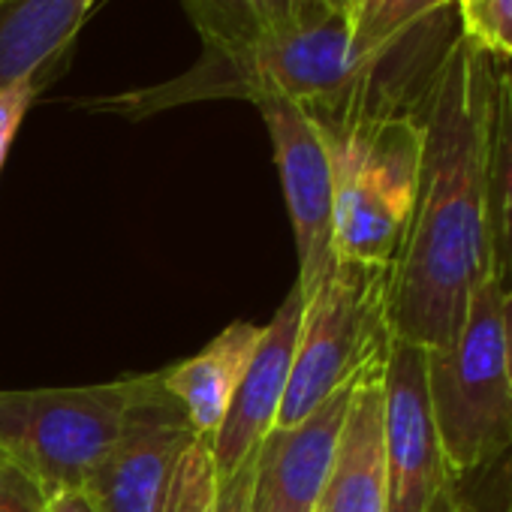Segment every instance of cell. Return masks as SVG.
I'll use <instances>...</instances> for the list:
<instances>
[{"label":"cell","mask_w":512,"mask_h":512,"mask_svg":"<svg viewBox=\"0 0 512 512\" xmlns=\"http://www.w3.org/2000/svg\"><path fill=\"white\" fill-rule=\"evenodd\" d=\"M40 88H43L40 79H22V82L10 85L7 91H0V169H4V163H7V154L16 142V133L22 127L28 109L34 106Z\"/></svg>","instance_id":"20"},{"label":"cell","mask_w":512,"mask_h":512,"mask_svg":"<svg viewBox=\"0 0 512 512\" xmlns=\"http://www.w3.org/2000/svg\"><path fill=\"white\" fill-rule=\"evenodd\" d=\"M506 461H509V470H506L509 488L503 491V497H500V500L494 503V509H491V512H512V455H509ZM470 512H473V509H470Z\"/></svg>","instance_id":"27"},{"label":"cell","mask_w":512,"mask_h":512,"mask_svg":"<svg viewBox=\"0 0 512 512\" xmlns=\"http://www.w3.org/2000/svg\"><path fill=\"white\" fill-rule=\"evenodd\" d=\"M91 7L94 0H0V91L22 79L46 82Z\"/></svg>","instance_id":"14"},{"label":"cell","mask_w":512,"mask_h":512,"mask_svg":"<svg viewBox=\"0 0 512 512\" xmlns=\"http://www.w3.org/2000/svg\"><path fill=\"white\" fill-rule=\"evenodd\" d=\"M392 344L389 269L335 260L332 272L305 299L293 371L275 428H290L311 416L365 368L386 362Z\"/></svg>","instance_id":"5"},{"label":"cell","mask_w":512,"mask_h":512,"mask_svg":"<svg viewBox=\"0 0 512 512\" xmlns=\"http://www.w3.org/2000/svg\"><path fill=\"white\" fill-rule=\"evenodd\" d=\"M205 52H235L290 31L305 0H181Z\"/></svg>","instance_id":"16"},{"label":"cell","mask_w":512,"mask_h":512,"mask_svg":"<svg viewBox=\"0 0 512 512\" xmlns=\"http://www.w3.org/2000/svg\"><path fill=\"white\" fill-rule=\"evenodd\" d=\"M256 455V452H253ZM253 455L226 479H220L217 512H247L250 503V482H253Z\"/></svg>","instance_id":"22"},{"label":"cell","mask_w":512,"mask_h":512,"mask_svg":"<svg viewBox=\"0 0 512 512\" xmlns=\"http://www.w3.org/2000/svg\"><path fill=\"white\" fill-rule=\"evenodd\" d=\"M503 296V293H500ZM500 326H503V350H506V368L512 380V293L500 299Z\"/></svg>","instance_id":"24"},{"label":"cell","mask_w":512,"mask_h":512,"mask_svg":"<svg viewBox=\"0 0 512 512\" xmlns=\"http://www.w3.org/2000/svg\"><path fill=\"white\" fill-rule=\"evenodd\" d=\"M260 326L235 320L214 335L196 356L160 368L163 389L184 407L199 437H214L232 407L241 377L260 344Z\"/></svg>","instance_id":"13"},{"label":"cell","mask_w":512,"mask_h":512,"mask_svg":"<svg viewBox=\"0 0 512 512\" xmlns=\"http://www.w3.org/2000/svg\"><path fill=\"white\" fill-rule=\"evenodd\" d=\"M497 55L464 37L425 109L413 214L389 269V326L419 350L449 344L488 263V130Z\"/></svg>","instance_id":"1"},{"label":"cell","mask_w":512,"mask_h":512,"mask_svg":"<svg viewBox=\"0 0 512 512\" xmlns=\"http://www.w3.org/2000/svg\"><path fill=\"white\" fill-rule=\"evenodd\" d=\"M0 512H49L46 491L4 455H0Z\"/></svg>","instance_id":"19"},{"label":"cell","mask_w":512,"mask_h":512,"mask_svg":"<svg viewBox=\"0 0 512 512\" xmlns=\"http://www.w3.org/2000/svg\"><path fill=\"white\" fill-rule=\"evenodd\" d=\"M386 362L365 368L353 386L317 512H386Z\"/></svg>","instance_id":"12"},{"label":"cell","mask_w":512,"mask_h":512,"mask_svg":"<svg viewBox=\"0 0 512 512\" xmlns=\"http://www.w3.org/2000/svg\"><path fill=\"white\" fill-rule=\"evenodd\" d=\"M320 133L335 178V260L392 269L416 202L422 121L386 118Z\"/></svg>","instance_id":"4"},{"label":"cell","mask_w":512,"mask_h":512,"mask_svg":"<svg viewBox=\"0 0 512 512\" xmlns=\"http://www.w3.org/2000/svg\"><path fill=\"white\" fill-rule=\"evenodd\" d=\"M449 4L455 0H356L350 16L353 49L368 55Z\"/></svg>","instance_id":"17"},{"label":"cell","mask_w":512,"mask_h":512,"mask_svg":"<svg viewBox=\"0 0 512 512\" xmlns=\"http://www.w3.org/2000/svg\"><path fill=\"white\" fill-rule=\"evenodd\" d=\"M205 100H247L263 106L287 100L320 130L341 133L365 121L398 118L401 79L386 52L359 55L350 16L308 4L299 22L235 52H205L181 76L112 97L79 100L82 109L124 115L130 121Z\"/></svg>","instance_id":"2"},{"label":"cell","mask_w":512,"mask_h":512,"mask_svg":"<svg viewBox=\"0 0 512 512\" xmlns=\"http://www.w3.org/2000/svg\"><path fill=\"white\" fill-rule=\"evenodd\" d=\"M455 4H458L461 22H464V34L470 37V34L476 31V25H479L482 13H485V4H488V0H455Z\"/></svg>","instance_id":"25"},{"label":"cell","mask_w":512,"mask_h":512,"mask_svg":"<svg viewBox=\"0 0 512 512\" xmlns=\"http://www.w3.org/2000/svg\"><path fill=\"white\" fill-rule=\"evenodd\" d=\"M488 263L497 290L512 293V61L503 58L488 130Z\"/></svg>","instance_id":"15"},{"label":"cell","mask_w":512,"mask_h":512,"mask_svg":"<svg viewBox=\"0 0 512 512\" xmlns=\"http://www.w3.org/2000/svg\"><path fill=\"white\" fill-rule=\"evenodd\" d=\"M217 494H220V473L214 464L211 440L196 437L184 449L172 473L163 512H217Z\"/></svg>","instance_id":"18"},{"label":"cell","mask_w":512,"mask_h":512,"mask_svg":"<svg viewBox=\"0 0 512 512\" xmlns=\"http://www.w3.org/2000/svg\"><path fill=\"white\" fill-rule=\"evenodd\" d=\"M196 437L184 407L163 389V374L151 371L82 491L97 512H163L172 473Z\"/></svg>","instance_id":"8"},{"label":"cell","mask_w":512,"mask_h":512,"mask_svg":"<svg viewBox=\"0 0 512 512\" xmlns=\"http://www.w3.org/2000/svg\"><path fill=\"white\" fill-rule=\"evenodd\" d=\"M256 109L263 112L275 145V163L299 250L296 287L308 299L335 266V178L329 148L320 127L299 106L269 100Z\"/></svg>","instance_id":"9"},{"label":"cell","mask_w":512,"mask_h":512,"mask_svg":"<svg viewBox=\"0 0 512 512\" xmlns=\"http://www.w3.org/2000/svg\"><path fill=\"white\" fill-rule=\"evenodd\" d=\"M356 380L329 395L302 422L272 428L263 437L253 455L247 512H317Z\"/></svg>","instance_id":"10"},{"label":"cell","mask_w":512,"mask_h":512,"mask_svg":"<svg viewBox=\"0 0 512 512\" xmlns=\"http://www.w3.org/2000/svg\"><path fill=\"white\" fill-rule=\"evenodd\" d=\"M308 4H317L332 13H347V16H353V10H356V0H308Z\"/></svg>","instance_id":"26"},{"label":"cell","mask_w":512,"mask_h":512,"mask_svg":"<svg viewBox=\"0 0 512 512\" xmlns=\"http://www.w3.org/2000/svg\"><path fill=\"white\" fill-rule=\"evenodd\" d=\"M49 512H97L94 503L88 500V494L82 488L73 491H58L49 497Z\"/></svg>","instance_id":"23"},{"label":"cell","mask_w":512,"mask_h":512,"mask_svg":"<svg viewBox=\"0 0 512 512\" xmlns=\"http://www.w3.org/2000/svg\"><path fill=\"white\" fill-rule=\"evenodd\" d=\"M94 4H97V0H94Z\"/></svg>","instance_id":"28"},{"label":"cell","mask_w":512,"mask_h":512,"mask_svg":"<svg viewBox=\"0 0 512 512\" xmlns=\"http://www.w3.org/2000/svg\"><path fill=\"white\" fill-rule=\"evenodd\" d=\"M386 512H470L428 407L425 350L395 341L386 362Z\"/></svg>","instance_id":"7"},{"label":"cell","mask_w":512,"mask_h":512,"mask_svg":"<svg viewBox=\"0 0 512 512\" xmlns=\"http://www.w3.org/2000/svg\"><path fill=\"white\" fill-rule=\"evenodd\" d=\"M470 40L485 46L491 55L512 61V0H488Z\"/></svg>","instance_id":"21"},{"label":"cell","mask_w":512,"mask_h":512,"mask_svg":"<svg viewBox=\"0 0 512 512\" xmlns=\"http://www.w3.org/2000/svg\"><path fill=\"white\" fill-rule=\"evenodd\" d=\"M302 311H305V296L293 284V290L275 311L272 323L263 326L260 332V344L253 350V359L241 377L232 407L220 431L211 437V452L220 479L232 476L278 422L281 401L293 371L296 344H299Z\"/></svg>","instance_id":"11"},{"label":"cell","mask_w":512,"mask_h":512,"mask_svg":"<svg viewBox=\"0 0 512 512\" xmlns=\"http://www.w3.org/2000/svg\"><path fill=\"white\" fill-rule=\"evenodd\" d=\"M145 380L148 374H133L100 386L4 389L0 455L22 467L46 497L85 488L115 446Z\"/></svg>","instance_id":"6"},{"label":"cell","mask_w":512,"mask_h":512,"mask_svg":"<svg viewBox=\"0 0 512 512\" xmlns=\"http://www.w3.org/2000/svg\"><path fill=\"white\" fill-rule=\"evenodd\" d=\"M500 299L488 269L473 290L458 335L443 347L425 350L428 407L455 479L488 473L512 455V380Z\"/></svg>","instance_id":"3"}]
</instances>
